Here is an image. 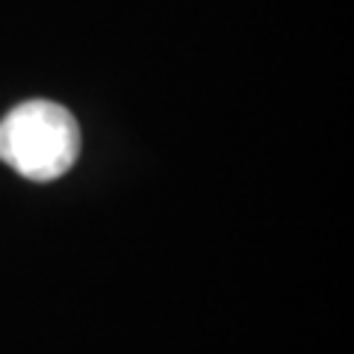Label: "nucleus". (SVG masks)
<instances>
[{
  "instance_id": "obj_1",
  "label": "nucleus",
  "mask_w": 354,
  "mask_h": 354,
  "mask_svg": "<svg viewBox=\"0 0 354 354\" xmlns=\"http://www.w3.org/2000/svg\"><path fill=\"white\" fill-rule=\"evenodd\" d=\"M80 157V127L62 104L24 101L0 121V160L21 177L50 183Z\"/></svg>"
}]
</instances>
